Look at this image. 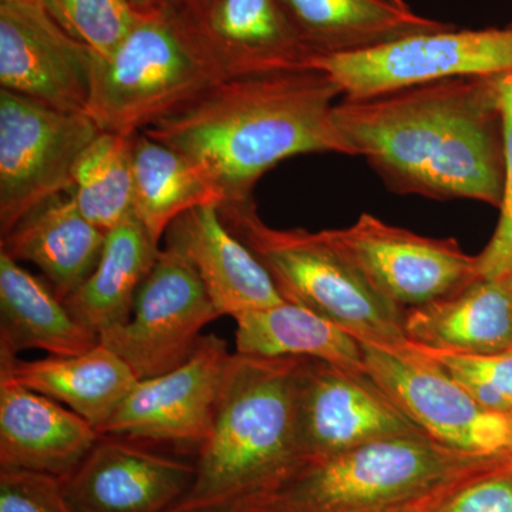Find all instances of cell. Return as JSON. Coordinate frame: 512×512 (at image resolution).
I'll return each mask as SVG.
<instances>
[{
    "mask_svg": "<svg viewBox=\"0 0 512 512\" xmlns=\"http://www.w3.org/2000/svg\"><path fill=\"white\" fill-rule=\"evenodd\" d=\"M503 77H451L343 99L335 107L336 127L352 156L366 158L390 190L500 207Z\"/></svg>",
    "mask_w": 512,
    "mask_h": 512,
    "instance_id": "cell-1",
    "label": "cell"
},
{
    "mask_svg": "<svg viewBox=\"0 0 512 512\" xmlns=\"http://www.w3.org/2000/svg\"><path fill=\"white\" fill-rule=\"evenodd\" d=\"M339 96L335 80L313 67L227 77L143 131L188 158L222 204L244 202L288 158L352 156L335 123Z\"/></svg>",
    "mask_w": 512,
    "mask_h": 512,
    "instance_id": "cell-2",
    "label": "cell"
},
{
    "mask_svg": "<svg viewBox=\"0 0 512 512\" xmlns=\"http://www.w3.org/2000/svg\"><path fill=\"white\" fill-rule=\"evenodd\" d=\"M305 357L232 353L190 490L168 512L227 510L271 490L303 463L299 375Z\"/></svg>",
    "mask_w": 512,
    "mask_h": 512,
    "instance_id": "cell-3",
    "label": "cell"
},
{
    "mask_svg": "<svg viewBox=\"0 0 512 512\" xmlns=\"http://www.w3.org/2000/svg\"><path fill=\"white\" fill-rule=\"evenodd\" d=\"M512 456L460 453L426 434L379 440L305 461L271 490L228 512H430Z\"/></svg>",
    "mask_w": 512,
    "mask_h": 512,
    "instance_id": "cell-4",
    "label": "cell"
},
{
    "mask_svg": "<svg viewBox=\"0 0 512 512\" xmlns=\"http://www.w3.org/2000/svg\"><path fill=\"white\" fill-rule=\"evenodd\" d=\"M224 79L190 13L165 0L97 56L86 114L104 133L133 136Z\"/></svg>",
    "mask_w": 512,
    "mask_h": 512,
    "instance_id": "cell-5",
    "label": "cell"
},
{
    "mask_svg": "<svg viewBox=\"0 0 512 512\" xmlns=\"http://www.w3.org/2000/svg\"><path fill=\"white\" fill-rule=\"evenodd\" d=\"M218 208L229 231L265 266L286 302L325 316L359 340L390 348L409 343L404 309L380 295L325 232L269 227L254 198Z\"/></svg>",
    "mask_w": 512,
    "mask_h": 512,
    "instance_id": "cell-6",
    "label": "cell"
},
{
    "mask_svg": "<svg viewBox=\"0 0 512 512\" xmlns=\"http://www.w3.org/2000/svg\"><path fill=\"white\" fill-rule=\"evenodd\" d=\"M345 99H369L460 76L512 74V28L417 33L355 52L313 56Z\"/></svg>",
    "mask_w": 512,
    "mask_h": 512,
    "instance_id": "cell-7",
    "label": "cell"
},
{
    "mask_svg": "<svg viewBox=\"0 0 512 512\" xmlns=\"http://www.w3.org/2000/svg\"><path fill=\"white\" fill-rule=\"evenodd\" d=\"M99 133L86 113L0 90V237L43 202L69 192L74 165Z\"/></svg>",
    "mask_w": 512,
    "mask_h": 512,
    "instance_id": "cell-8",
    "label": "cell"
},
{
    "mask_svg": "<svg viewBox=\"0 0 512 512\" xmlns=\"http://www.w3.org/2000/svg\"><path fill=\"white\" fill-rule=\"evenodd\" d=\"M360 345L367 375L430 439L471 456H512V417L484 409L412 343Z\"/></svg>",
    "mask_w": 512,
    "mask_h": 512,
    "instance_id": "cell-9",
    "label": "cell"
},
{
    "mask_svg": "<svg viewBox=\"0 0 512 512\" xmlns=\"http://www.w3.org/2000/svg\"><path fill=\"white\" fill-rule=\"evenodd\" d=\"M218 318L190 262L165 247L138 289L130 319L99 340L138 380L150 379L184 365L197 349L201 330Z\"/></svg>",
    "mask_w": 512,
    "mask_h": 512,
    "instance_id": "cell-10",
    "label": "cell"
},
{
    "mask_svg": "<svg viewBox=\"0 0 512 512\" xmlns=\"http://www.w3.org/2000/svg\"><path fill=\"white\" fill-rule=\"evenodd\" d=\"M323 232L380 295L404 311L448 298L478 278L477 256L454 238L423 237L370 214Z\"/></svg>",
    "mask_w": 512,
    "mask_h": 512,
    "instance_id": "cell-11",
    "label": "cell"
},
{
    "mask_svg": "<svg viewBox=\"0 0 512 512\" xmlns=\"http://www.w3.org/2000/svg\"><path fill=\"white\" fill-rule=\"evenodd\" d=\"M426 434L360 370L305 357L299 375L298 440L305 461L393 437ZM427 436V434H426Z\"/></svg>",
    "mask_w": 512,
    "mask_h": 512,
    "instance_id": "cell-12",
    "label": "cell"
},
{
    "mask_svg": "<svg viewBox=\"0 0 512 512\" xmlns=\"http://www.w3.org/2000/svg\"><path fill=\"white\" fill-rule=\"evenodd\" d=\"M231 356L224 339L202 336L184 365L138 380L101 427V436L163 441L200 450L214 426Z\"/></svg>",
    "mask_w": 512,
    "mask_h": 512,
    "instance_id": "cell-13",
    "label": "cell"
},
{
    "mask_svg": "<svg viewBox=\"0 0 512 512\" xmlns=\"http://www.w3.org/2000/svg\"><path fill=\"white\" fill-rule=\"evenodd\" d=\"M97 55L40 3L0 5V84L43 106L86 113Z\"/></svg>",
    "mask_w": 512,
    "mask_h": 512,
    "instance_id": "cell-14",
    "label": "cell"
},
{
    "mask_svg": "<svg viewBox=\"0 0 512 512\" xmlns=\"http://www.w3.org/2000/svg\"><path fill=\"white\" fill-rule=\"evenodd\" d=\"M195 471L130 440L101 436L62 488L73 512H168L190 490Z\"/></svg>",
    "mask_w": 512,
    "mask_h": 512,
    "instance_id": "cell-15",
    "label": "cell"
},
{
    "mask_svg": "<svg viewBox=\"0 0 512 512\" xmlns=\"http://www.w3.org/2000/svg\"><path fill=\"white\" fill-rule=\"evenodd\" d=\"M164 238L165 247L190 262L221 316L235 319L285 302L265 266L224 224L217 205L185 212Z\"/></svg>",
    "mask_w": 512,
    "mask_h": 512,
    "instance_id": "cell-16",
    "label": "cell"
},
{
    "mask_svg": "<svg viewBox=\"0 0 512 512\" xmlns=\"http://www.w3.org/2000/svg\"><path fill=\"white\" fill-rule=\"evenodd\" d=\"M192 19L225 77L303 69L316 56L282 0H212Z\"/></svg>",
    "mask_w": 512,
    "mask_h": 512,
    "instance_id": "cell-17",
    "label": "cell"
},
{
    "mask_svg": "<svg viewBox=\"0 0 512 512\" xmlns=\"http://www.w3.org/2000/svg\"><path fill=\"white\" fill-rule=\"evenodd\" d=\"M101 434L62 403L0 377V470L69 477Z\"/></svg>",
    "mask_w": 512,
    "mask_h": 512,
    "instance_id": "cell-18",
    "label": "cell"
},
{
    "mask_svg": "<svg viewBox=\"0 0 512 512\" xmlns=\"http://www.w3.org/2000/svg\"><path fill=\"white\" fill-rule=\"evenodd\" d=\"M404 332L414 345L490 355L512 350V274L478 276L460 292L404 311Z\"/></svg>",
    "mask_w": 512,
    "mask_h": 512,
    "instance_id": "cell-19",
    "label": "cell"
},
{
    "mask_svg": "<svg viewBox=\"0 0 512 512\" xmlns=\"http://www.w3.org/2000/svg\"><path fill=\"white\" fill-rule=\"evenodd\" d=\"M106 232L57 195L29 212L0 239V251L39 269L60 299L72 295L99 264Z\"/></svg>",
    "mask_w": 512,
    "mask_h": 512,
    "instance_id": "cell-20",
    "label": "cell"
},
{
    "mask_svg": "<svg viewBox=\"0 0 512 512\" xmlns=\"http://www.w3.org/2000/svg\"><path fill=\"white\" fill-rule=\"evenodd\" d=\"M0 377L66 404L99 433L138 382L127 363L101 343L80 355L0 360Z\"/></svg>",
    "mask_w": 512,
    "mask_h": 512,
    "instance_id": "cell-21",
    "label": "cell"
},
{
    "mask_svg": "<svg viewBox=\"0 0 512 512\" xmlns=\"http://www.w3.org/2000/svg\"><path fill=\"white\" fill-rule=\"evenodd\" d=\"M99 343V335L74 318L45 278L0 251V360L28 349L80 355Z\"/></svg>",
    "mask_w": 512,
    "mask_h": 512,
    "instance_id": "cell-22",
    "label": "cell"
},
{
    "mask_svg": "<svg viewBox=\"0 0 512 512\" xmlns=\"http://www.w3.org/2000/svg\"><path fill=\"white\" fill-rule=\"evenodd\" d=\"M158 244L134 215L110 229L99 264L63 299L66 308L99 336L124 325L133 313L138 289L160 256Z\"/></svg>",
    "mask_w": 512,
    "mask_h": 512,
    "instance_id": "cell-23",
    "label": "cell"
},
{
    "mask_svg": "<svg viewBox=\"0 0 512 512\" xmlns=\"http://www.w3.org/2000/svg\"><path fill=\"white\" fill-rule=\"evenodd\" d=\"M303 39L318 55L355 52L453 25L421 18L383 0H282Z\"/></svg>",
    "mask_w": 512,
    "mask_h": 512,
    "instance_id": "cell-24",
    "label": "cell"
},
{
    "mask_svg": "<svg viewBox=\"0 0 512 512\" xmlns=\"http://www.w3.org/2000/svg\"><path fill=\"white\" fill-rule=\"evenodd\" d=\"M241 355L311 357L366 372L360 340L338 323L291 302L242 313L234 319Z\"/></svg>",
    "mask_w": 512,
    "mask_h": 512,
    "instance_id": "cell-25",
    "label": "cell"
},
{
    "mask_svg": "<svg viewBox=\"0 0 512 512\" xmlns=\"http://www.w3.org/2000/svg\"><path fill=\"white\" fill-rule=\"evenodd\" d=\"M133 215L157 242L178 217L222 200L183 154L144 131L131 136Z\"/></svg>",
    "mask_w": 512,
    "mask_h": 512,
    "instance_id": "cell-26",
    "label": "cell"
},
{
    "mask_svg": "<svg viewBox=\"0 0 512 512\" xmlns=\"http://www.w3.org/2000/svg\"><path fill=\"white\" fill-rule=\"evenodd\" d=\"M67 195L101 231L133 217L131 136L100 131L74 165Z\"/></svg>",
    "mask_w": 512,
    "mask_h": 512,
    "instance_id": "cell-27",
    "label": "cell"
},
{
    "mask_svg": "<svg viewBox=\"0 0 512 512\" xmlns=\"http://www.w3.org/2000/svg\"><path fill=\"white\" fill-rule=\"evenodd\" d=\"M49 15L97 56H110L141 13L130 0H42Z\"/></svg>",
    "mask_w": 512,
    "mask_h": 512,
    "instance_id": "cell-28",
    "label": "cell"
},
{
    "mask_svg": "<svg viewBox=\"0 0 512 512\" xmlns=\"http://www.w3.org/2000/svg\"><path fill=\"white\" fill-rule=\"evenodd\" d=\"M412 345L456 380L484 409L512 417V350L473 355Z\"/></svg>",
    "mask_w": 512,
    "mask_h": 512,
    "instance_id": "cell-29",
    "label": "cell"
},
{
    "mask_svg": "<svg viewBox=\"0 0 512 512\" xmlns=\"http://www.w3.org/2000/svg\"><path fill=\"white\" fill-rule=\"evenodd\" d=\"M503 114L504 188L500 202V220L493 238L478 258V276L497 278L512 274V99L505 76L501 79Z\"/></svg>",
    "mask_w": 512,
    "mask_h": 512,
    "instance_id": "cell-30",
    "label": "cell"
},
{
    "mask_svg": "<svg viewBox=\"0 0 512 512\" xmlns=\"http://www.w3.org/2000/svg\"><path fill=\"white\" fill-rule=\"evenodd\" d=\"M0 512H73L62 480L25 470H0Z\"/></svg>",
    "mask_w": 512,
    "mask_h": 512,
    "instance_id": "cell-31",
    "label": "cell"
},
{
    "mask_svg": "<svg viewBox=\"0 0 512 512\" xmlns=\"http://www.w3.org/2000/svg\"><path fill=\"white\" fill-rule=\"evenodd\" d=\"M430 512H512V463L468 481Z\"/></svg>",
    "mask_w": 512,
    "mask_h": 512,
    "instance_id": "cell-32",
    "label": "cell"
},
{
    "mask_svg": "<svg viewBox=\"0 0 512 512\" xmlns=\"http://www.w3.org/2000/svg\"><path fill=\"white\" fill-rule=\"evenodd\" d=\"M171 2L183 8L185 12L190 13L194 18H197L210 6L212 0H171Z\"/></svg>",
    "mask_w": 512,
    "mask_h": 512,
    "instance_id": "cell-33",
    "label": "cell"
},
{
    "mask_svg": "<svg viewBox=\"0 0 512 512\" xmlns=\"http://www.w3.org/2000/svg\"><path fill=\"white\" fill-rule=\"evenodd\" d=\"M165 0H130L131 5L134 6L140 13L151 12V10L160 8Z\"/></svg>",
    "mask_w": 512,
    "mask_h": 512,
    "instance_id": "cell-34",
    "label": "cell"
},
{
    "mask_svg": "<svg viewBox=\"0 0 512 512\" xmlns=\"http://www.w3.org/2000/svg\"><path fill=\"white\" fill-rule=\"evenodd\" d=\"M2 3H8V5H18V3H40L42 5V0H0V5Z\"/></svg>",
    "mask_w": 512,
    "mask_h": 512,
    "instance_id": "cell-35",
    "label": "cell"
},
{
    "mask_svg": "<svg viewBox=\"0 0 512 512\" xmlns=\"http://www.w3.org/2000/svg\"><path fill=\"white\" fill-rule=\"evenodd\" d=\"M383 2L389 3V5L396 6L399 9H410L404 0H383Z\"/></svg>",
    "mask_w": 512,
    "mask_h": 512,
    "instance_id": "cell-36",
    "label": "cell"
},
{
    "mask_svg": "<svg viewBox=\"0 0 512 512\" xmlns=\"http://www.w3.org/2000/svg\"><path fill=\"white\" fill-rule=\"evenodd\" d=\"M505 83H507L508 90H510L512 99V74H507V76H505Z\"/></svg>",
    "mask_w": 512,
    "mask_h": 512,
    "instance_id": "cell-37",
    "label": "cell"
},
{
    "mask_svg": "<svg viewBox=\"0 0 512 512\" xmlns=\"http://www.w3.org/2000/svg\"><path fill=\"white\" fill-rule=\"evenodd\" d=\"M191 512H228L224 510H202V511H191Z\"/></svg>",
    "mask_w": 512,
    "mask_h": 512,
    "instance_id": "cell-38",
    "label": "cell"
},
{
    "mask_svg": "<svg viewBox=\"0 0 512 512\" xmlns=\"http://www.w3.org/2000/svg\"><path fill=\"white\" fill-rule=\"evenodd\" d=\"M510 28H512V23H511V25H510Z\"/></svg>",
    "mask_w": 512,
    "mask_h": 512,
    "instance_id": "cell-39",
    "label": "cell"
}]
</instances>
